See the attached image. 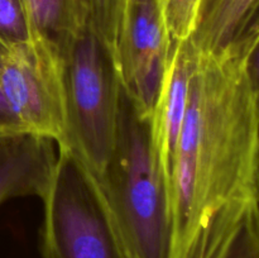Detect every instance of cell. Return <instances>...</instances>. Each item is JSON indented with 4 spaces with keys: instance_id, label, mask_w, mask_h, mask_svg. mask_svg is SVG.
Instances as JSON below:
<instances>
[{
    "instance_id": "obj_17",
    "label": "cell",
    "mask_w": 259,
    "mask_h": 258,
    "mask_svg": "<svg viewBox=\"0 0 259 258\" xmlns=\"http://www.w3.org/2000/svg\"><path fill=\"white\" fill-rule=\"evenodd\" d=\"M258 38H259V2L257 7H255L254 12H253L252 17H250L249 22H248L247 27H245L244 33H243V35L240 37V39L238 40L237 45L253 47L255 40H257Z\"/></svg>"
},
{
    "instance_id": "obj_1",
    "label": "cell",
    "mask_w": 259,
    "mask_h": 258,
    "mask_svg": "<svg viewBox=\"0 0 259 258\" xmlns=\"http://www.w3.org/2000/svg\"><path fill=\"white\" fill-rule=\"evenodd\" d=\"M249 51L233 46L197 60L169 187L172 258L220 212L255 201L259 103Z\"/></svg>"
},
{
    "instance_id": "obj_8",
    "label": "cell",
    "mask_w": 259,
    "mask_h": 258,
    "mask_svg": "<svg viewBox=\"0 0 259 258\" xmlns=\"http://www.w3.org/2000/svg\"><path fill=\"white\" fill-rule=\"evenodd\" d=\"M53 139L33 132L0 134V204L47 191L58 153Z\"/></svg>"
},
{
    "instance_id": "obj_11",
    "label": "cell",
    "mask_w": 259,
    "mask_h": 258,
    "mask_svg": "<svg viewBox=\"0 0 259 258\" xmlns=\"http://www.w3.org/2000/svg\"><path fill=\"white\" fill-rule=\"evenodd\" d=\"M185 258H259V206L239 223L218 230Z\"/></svg>"
},
{
    "instance_id": "obj_2",
    "label": "cell",
    "mask_w": 259,
    "mask_h": 258,
    "mask_svg": "<svg viewBox=\"0 0 259 258\" xmlns=\"http://www.w3.org/2000/svg\"><path fill=\"white\" fill-rule=\"evenodd\" d=\"M95 180L124 257L172 258L171 192L154 151L151 116L123 86L113 154Z\"/></svg>"
},
{
    "instance_id": "obj_4",
    "label": "cell",
    "mask_w": 259,
    "mask_h": 258,
    "mask_svg": "<svg viewBox=\"0 0 259 258\" xmlns=\"http://www.w3.org/2000/svg\"><path fill=\"white\" fill-rule=\"evenodd\" d=\"M42 200L43 258H125L95 177L68 149L58 148Z\"/></svg>"
},
{
    "instance_id": "obj_5",
    "label": "cell",
    "mask_w": 259,
    "mask_h": 258,
    "mask_svg": "<svg viewBox=\"0 0 259 258\" xmlns=\"http://www.w3.org/2000/svg\"><path fill=\"white\" fill-rule=\"evenodd\" d=\"M0 86L25 129L62 146L66 137L62 53L32 37L8 50L0 65Z\"/></svg>"
},
{
    "instance_id": "obj_9",
    "label": "cell",
    "mask_w": 259,
    "mask_h": 258,
    "mask_svg": "<svg viewBox=\"0 0 259 258\" xmlns=\"http://www.w3.org/2000/svg\"><path fill=\"white\" fill-rule=\"evenodd\" d=\"M259 0H201L190 42L200 55H220L237 45Z\"/></svg>"
},
{
    "instance_id": "obj_14",
    "label": "cell",
    "mask_w": 259,
    "mask_h": 258,
    "mask_svg": "<svg viewBox=\"0 0 259 258\" xmlns=\"http://www.w3.org/2000/svg\"><path fill=\"white\" fill-rule=\"evenodd\" d=\"M32 37L23 0H0V43L9 50Z\"/></svg>"
},
{
    "instance_id": "obj_10",
    "label": "cell",
    "mask_w": 259,
    "mask_h": 258,
    "mask_svg": "<svg viewBox=\"0 0 259 258\" xmlns=\"http://www.w3.org/2000/svg\"><path fill=\"white\" fill-rule=\"evenodd\" d=\"M33 37L61 53L83 25L75 0H23Z\"/></svg>"
},
{
    "instance_id": "obj_12",
    "label": "cell",
    "mask_w": 259,
    "mask_h": 258,
    "mask_svg": "<svg viewBox=\"0 0 259 258\" xmlns=\"http://www.w3.org/2000/svg\"><path fill=\"white\" fill-rule=\"evenodd\" d=\"M83 25L93 30L114 57L118 51L128 0H75Z\"/></svg>"
},
{
    "instance_id": "obj_3",
    "label": "cell",
    "mask_w": 259,
    "mask_h": 258,
    "mask_svg": "<svg viewBox=\"0 0 259 258\" xmlns=\"http://www.w3.org/2000/svg\"><path fill=\"white\" fill-rule=\"evenodd\" d=\"M65 143L99 177L110 161L118 132L121 81L111 51L82 28L62 52Z\"/></svg>"
},
{
    "instance_id": "obj_16",
    "label": "cell",
    "mask_w": 259,
    "mask_h": 258,
    "mask_svg": "<svg viewBox=\"0 0 259 258\" xmlns=\"http://www.w3.org/2000/svg\"><path fill=\"white\" fill-rule=\"evenodd\" d=\"M245 68H247V75L248 78H249V82L252 85L253 90H254L255 95H257L259 103V38L255 40L254 46H253L252 50L248 53Z\"/></svg>"
},
{
    "instance_id": "obj_18",
    "label": "cell",
    "mask_w": 259,
    "mask_h": 258,
    "mask_svg": "<svg viewBox=\"0 0 259 258\" xmlns=\"http://www.w3.org/2000/svg\"><path fill=\"white\" fill-rule=\"evenodd\" d=\"M254 191H255V200L259 206V152L257 158V166H255V176H254Z\"/></svg>"
},
{
    "instance_id": "obj_7",
    "label": "cell",
    "mask_w": 259,
    "mask_h": 258,
    "mask_svg": "<svg viewBox=\"0 0 259 258\" xmlns=\"http://www.w3.org/2000/svg\"><path fill=\"white\" fill-rule=\"evenodd\" d=\"M200 53L190 39L172 46L161 93L151 115L152 141L171 187L177 146L186 116L190 83Z\"/></svg>"
},
{
    "instance_id": "obj_13",
    "label": "cell",
    "mask_w": 259,
    "mask_h": 258,
    "mask_svg": "<svg viewBox=\"0 0 259 258\" xmlns=\"http://www.w3.org/2000/svg\"><path fill=\"white\" fill-rule=\"evenodd\" d=\"M200 2L201 0H162L171 48L191 38Z\"/></svg>"
},
{
    "instance_id": "obj_19",
    "label": "cell",
    "mask_w": 259,
    "mask_h": 258,
    "mask_svg": "<svg viewBox=\"0 0 259 258\" xmlns=\"http://www.w3.org/2000/svg\"><path fill=\"white\" fill-rule=\"evenodd\" d=\"M7 52H8V48L0 43V65H2V62H3V60H4Z\"/></svg>"
},
{
    "instance_id": "obj_6",
    "label": "cell",
    "mask_w": 259,
    "mask_h": 258,
    "mask_svg": "<svg viewBox=\"0 0 259 258\" xmlns=\"http://www.w3.org/2000/svg\"><path fill=\"white\" fill-rule=\"evenodd\" d=\"M162 0H128L115 61L121 86L151 116L171 56Z\"/></svg>"
},
{
    "instance_id": "obj_15",
    "label": "cell",
    "mask_w": 259,
    "mask_h": 258,
    "mask_svg": "<svg viewBox=\"0 0 259 258\" xmlns=\"http://www.w3.org/2000/svg\"><path fill=\"white\" fill-rule=\"evenodd\" d=\"M27 131L22 121L18 119L13 109L10 108L7 98H5L3 89L0 86V134L13 133V132ZM29 132V131H28Z\"/></svg>"
}]
</instances>
